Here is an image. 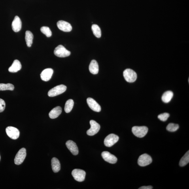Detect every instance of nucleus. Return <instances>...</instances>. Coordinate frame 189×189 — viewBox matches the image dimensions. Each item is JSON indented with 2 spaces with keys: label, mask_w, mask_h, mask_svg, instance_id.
<instances>
[{
  "label": "nucleus",
  "mask_w": 189,
  "mask_h": 189,
  "mask_svg": "<svg viewBox=\"0 0 189 189\" xmlns=\"http://www.w3.org/2000/svg\"><path fill=\"white\" fill-rule=\"evenodd\" d=\"M67 90V87L63 84L54 87V88L51 89L49 91L48 95L49 96L53 97L56 96L57 95L62 94L64 93Z\"/></svg>",
  "instance_id": "f257e3e1"
},
{
  "label": "nucleus",
  "mask_w": 189,
  "mask_h": 189,
  "mask_svg": "<svg viewBox=\"0 0 189 189\" xmlns=\"http://www.w3.org/2000/svg\"><path fill=\"white\" fill-rule=\"evenodd\" d=\"M132 131L136 136L142 138L145 136L147 133L148 129L145 126H135L133 127Z\"/></svg>",
  "instance_id": "f03ea898"
},
{
  "label": "nucleus",
  "mask_w": 189,
  "mask_h": 189,
  "mask_svg": "<svg viewBox=\"0 0 189 189\" xmlns=\"http://www.w3.org/2000/svg\"><path fill=\"white\" fill-rule=\"evenodd\" d=\"M123 76L127 82H134L137 78V74L133 70L127 69L123 72Z\"/></svg>",
  "instance_id": "7ed1b4c3"
},
{
  "label": "nucleus",
  "mask_w": 189,
  "mask_h": 189,
  "mask_svg": "<svg viewBox=\"0 0 189 189\" xmlns=\"http://www.w3.org/2000/svg\"><path fill=\"white\" fill-rule=\"evenodd\" d=\"M71 52L67 50L64 47L59 45L55 49L54 54L56 56L60 58H65L69 56L71 54Z\"/></svg>",
  "instance_id": "20e7f679"
},
{
  "label": "nucleus",
  "mask_w": 189,
  "mask_h": 189,
  "mask_svg": "<svg viewBox=\"0 0 189 189\" xmlns=\"http://www.w3.org/2000/svg\"><path fill=\"white\" fill-rule=\"evenodd\" d=\"M72 174L76 181L82 182L84 181L85 178L86 173L83 170L75 169L72 171Z\"/></svg>",
  "instance_id": "39448f33"
},
{
  "label": "nucleus",
  "mask_w": 189,
  "mask_h": 189,
  "mask_svg": "<svg viewBox=\"0 0 189 189\" xmlns=\"http://www.w3.org/2000/svg\"><path fill=\"white\" fill-rule=\"evenodd\" d=\"M119 139L118 136L114 134H110L105 138L104 144L106 146L111 147L117 142Z\"/></svg>",
  "instance_id": "423d86ee"
},
{
  "label": "nucleus",
  "mask_w": 189,
  "mask_h": 189,
  "mask_svg": "<svg viewBox=\"0 0 189 189\" xmlns=\"http://www.w3.org/2000/svg\"><path fill=\"white\" fill-rule=\"evenodd\" d=\"M152 162V159L149 155L144 154L141 155L138 159V164L141 166H145L151 164Z\"/></svg>",
  "instance_id": "0eeeda50"
},
{
  "label": "nucleus",
  "mask_w": 189,
  "mask_h": 189,
  "mask_svg": "<svg viewBox=\"0 0 189 189\" xmlns=\"http://www.w3.org/2000/svg\"><path fill=\"white\" fill-rule=\"evenodd\" d=\"M26 156V150L24 148H21L17 153L14 159V163L20 165L24 161Z\"/></svg>",
  "instance_id": "6e6552de"
},
{
  "label": "nucleus",
  "mask_w": 189,
  "mask_h": 189,
  "mask_svg": "<svg viewBox=\"0 0 189 189\" xmlns=\"http://www.w3.org/2000/svg\"><path fill=\"white\" fill-rule=\"evenodd\" d=\"M6 132L8 136L12 139H17L20 136V131L16 127H8L6 129Z\"/></svg>",
  "instance_id": "1a4fd4ad"
},
{
  "label": "nucleus",
  "mask_w": 189,
  "mask_h": 189,
  "mask_svg": "<svg viewBox=\"0 0 189 189\" xmlns=\"http://www.w3.org/2000/svg\"><path fill=\"white\" fill-rule=\"evenodd\" d=\"M90 128L87 131V133L89 136H93L96 134L100 129V126L94 120H91L90 122Z\"/></svg>",
  "instance_id": "9d476101"
},
{
  "label": "nucleus",
  "mask_w": 189,
  "mask_h": 189,
  "mask_svg": "<svg viewBox=\"0 0 189 189\" xmlns=\"http://www.w3.org/2000/svg\"><path fill=\"white\" fill-rule=\"evenodd\" d=\"M101 155L105 160L109 163L114 164L117 161V159L115 156L108 151L103 152Z\"/></svg>",
  "instance_id": "9b49d317"
},
{
  "label": "nucleus",
  "mask_w": 189,
  "mask_h": 189,
  "mask_svg": "<svg viewBox=\"0 0 189 189\" xmlns=\"http://www.w3.org/2000/svg\"><path fill=\"white\" fill-rule=\"evenodd\" d=\"M89 107L93 111L99 112L101 111V107L98 103L92 98L89 97L87 99Z\"/></svg>",
  "instance_id": "f8f14e48"
},
{
  "label": "nucleus",
  "mask_w": 189,
  "mask_h": 189,
  "mask_svg": "<svg viewBox=\"0 0 189 189\" xmlns=\"http://www.w3.org/2000/svg\"><path fill=\"white\" fill-rule=\"evenodd\" d=\"M57 26L60 30L65 32H69L72 30V27L69 23L65 21L60 20L57 23Z\"/></svg>",
  "instance_id": "ddd939ff"
},
{
  "label": "nucleus",
  "mask_w": 189,
  "mask_h": 189,
  "mask_svg": "<svg viewBox=\"0 0 189 189\" xmlns=\"http://www.w3.org/2000/svg\"><path fill=\"white\" fill-rule=\"evenodd\" d=\"M53 70L51 69H44L40 74L41 79L44 81H48L51 78Z\"/></svg>",
  "instance_id": "4468645a"
},
{
  "label": "nucleus",
  "mask_w": 189,
  "mask_h": 189,
  "mask_svg": "<svg viewBox=\"0 0 189 189\" xmlns=\"http://www.w3.org/2000/svg\"><path fill=\"white\" fill-rule=\"evenodd\" d=\"M22 23L20 18L18 16L15 17L12 24V29L14 32H17L22 29Z\"/></svg>",
  "instance_id": "2eb2a0df"
},
{
  "label": "nucleus",
  "mask_w": 189,
  "mask_h": 189,
  "mask_svg": "<svg viewBox=\"0 0 189 189\" xmlns=\"http://www.w3.org/2000/svg\"><path fill=\"white\" fill-rule=\"evenodd\" d=\"M66 145L68 149L74 155H77L78 153V148L75 142L69 140L66 143Z\"/></svg>",
  "instance_id": "dca6fc26"
},
{
  "label": "nucleus",
  "mask_w": 189,
  "mask_h": 189,
  "mask_svg": "<svg viewBox=\"0 0 189 189\" xmlns=\"http://www.w3.org/2000/svg\"><path fill=\"white\" fill-rule=\"evenodd\" d=\"M22 69V65L20 61L17 60H14L12 65L8 69V71L11 73H16Z\"/></svg>",
  "instance_id": "f3484780"
},
{
  "label": "nucleus",
  "mask_w": 189,
  "mask_h": 189,
  "mask_svg": "<svg viewBox=\"0 0 189 189\" xmlns=\"http://www.w3.org/2000/svg\"><path fill=\"white\" fill-rule=\"evenodd\" d=\"M89 70L91 73L93 74H97L99 73V66L98 64L95 60L91 61L89 66Z\"/></svg>",
  "instance_id": "a211bd4d"
},
{
  "label": "nucleus",
  "mask_w": 189,
  "mask_h": 189,
  "mask_svg": "<svg viewBox=\"0 0 189 189\" xmlns=\"http://www.w3.org/2000/svg\"><path fill=\"white\" fill-rule=\"evenodd\" d=\"M62 112V108L59 106L56 107L51 111L49 116L50 118L55 119L58 117Z\"/></svg>",
  "instance_id": "6ab92c4d"
},
{
  "label": "nucleus",
  "mask_w": 189,
  "mask_h": 189,
  "mask_svg": "<svg viewBox=\"0 0 189 189\" xmlns=\"http://www.w3.org/2000/svg\"><path fill=\"white\" fill-rule=\"evenodd\" d=\"M51 165L53 171L54 173H57L60 171L61 169L60 163L58 159L53 158L51 160Z\"/></svg>",
  "instance_id": "aec40b11"
},
{
  "label": "nucleus",
  "mask_w": 189,
  "mask_h": 189,
  "mask_svg": "<svg viewBox=\"0 0 189 189\" xmlns=\"http://www.w3.org/2000/svg\"><path fill=\"white\" fill-rule=\"evenodd\" d=\"M25 40L26 44L28 47H31L33 43V35L32 33L29 31H27L25 33Z\"/></svg>",
  "instance_id": "412c9836"
},
{
  "label": "nucleus",
  "mask_w": 189,
  "mask_h": 189,
  "mask_svg": "<svg viewBox=\"0 0 189 189\" xmlns=\"http://www.w3.org/2000/svg\"><path fill=\"white\" fill-rule=\"evenodd\" d=\"M173 96V93L172 91H168L163 93L162 96V100L165 103H168L171 101Z\"/></svg>",
  "instance_id": "4be33fe9"
},
{
  "label": "nucleus",
  "mask_w": 189,
  "mask_h": 189,
  "mask_svg": "<svg viewBox=\"0 0 189 189\" xmlns=\"http://www.w3.org/2000/svg\"><path fill=\"white\" fill-rule=\"evenodd\" d=\"M189 162V151L186 153L184 156L181 158L179 162L180 166L183 167L187 165Z\"/></svg>",
  "instance_id": "5701e85b"
},
{
  "label": "nucleus",
  "mask_w": 189,
  "mask_h": 189,
  "mask_svg": "<svg viewBox=\"0 0 189 189\" xmlns=\"http://www.w3.org/2000/svg\"><path fill=\"white\" fill-rule=\"evenodd\" d=\"M74 105V102L73 100L69 99L66 102L65 110L66 112L68 113L71 111Z\"/></svg>",
  "instance_id": "b1692460"
},
{
  "label": "nucleus",
  "mask_w": 189,
  "mask_h": 189,
  "mask_svg": "<svg viewBox=\"0 0 189 189\" xmlns=\"http://www.w3.org/2000/svg\"><path fill=\"white\" fill-rule=\"evenodd\" d=\"M92 30L93 34L97 38H99L101 37V31L100 28L96 24H93L92 27Z\"/></svg>",
  "instance_id": "393cba45"
},
{
  "label": "nucleus",
  "mask_w": 189,
  "mask_h": 189,
  "mask_svg": "<svg viewBox=\"0 0 189 189\" xmlns=\"http://www.w3.org/2000/svg\"><path fill=\"white\" fill-rule=\"evenodd\" d=\"M14 88V85L11 84H0V91L6 90H13Z\"/></svg>",
  "instance_id": "a878e982"
},
{
  "label": "nucleus",
  "mask_w": 189,
  "mask_h": 189,
  "mask_svg": "<svg viewBox=\"0 0 189 189\" xmlns=\"http://www.w3.org/2000/svg\"><path fill=\"white\" fill-rule=\"evenodd\" d=\"M40 31L42 33L45 35L47 37H50L52 35V32L49 27L47 26H43L40 29Z\"/></svg>",
  "instance_id": "bb28decb"
},
{
  "label": "nucleus",
  "mask_w": 189,
  "mask_h": 189,
  "mask_svg": "<svg viewBox=\"0 0 189 189\" xmlns=\"http://www.w3.org/2000/svg\"><path fill=\"white\" fill-rule=\"evenodd\" d=\"M179 125L170 123L166 127L167 130L170 132H175L179 128Z\"/></svg>",
  "instance_id": "cd10ccee"
},
{
  "label": "nucleus",
  "mask_w": 189,
  "mask_h": 189,
  "mask_svg": "<svg viewBox=\"0 0 189 189\" xmlns=\"http://www.w3.org/2000/svg\"><path fill=\"white\" fill-rule=\"evenodd\" d=\"M169 117V114L167 113H164L159 114L158 118L162 121L165 122L167 120Z\"/></svg>",
  "instance_id": "c85d7f7f"
},
{
  "label": "nucleus",
  "mask_w": 189,
  "mask_h": 189,
  "mask_svg": "<svg viewBox=\"0 0 189 189\" xmlns=\"http://www.w3.org/2000/svg\"><path fill=\"white\" fill-rule=\"evenodd\" d=\"M5 101L0 99V112H3L5 108Z\"/></svg>",
  "instance_id": "c756f323"
},
{
  "label": "nucleus",
  "mask_w": 189,
  "mask_h": 189,
  "mask_svg": "<svg viewBox=\"0 0 189 189\" xmlns=\"http://www.w3.org/2000/svg\"><path fill=\"white\" fill-rule=\"evenodd\" d=\"M153 187L152 186H144L141 187L139 188V189H152Z\"/></svg>",
  "instance_id": "7c9ffc66"
},
{
  "label": "nucleus",
  "mask_w": 189,
  "mask_h": 189,
  "mask_svg": "<svg viewBox=\"0 0 189 189\" xmlns=\"http://www.w3.org/2000/svg\"><path fill=\"white\" fill-rule=\"evenodd\" d=\"M0 160H1V156H0Z\"/></svg>",
  "instance_id": "2f4dec72"
}]
</instances>
